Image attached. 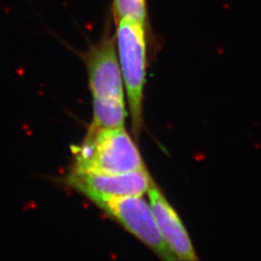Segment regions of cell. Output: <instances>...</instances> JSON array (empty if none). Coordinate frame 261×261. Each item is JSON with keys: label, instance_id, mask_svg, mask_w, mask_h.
Masks as SVG:
<instances>
[{"label": "cell", "instance_id": "cell-1", "mask_svg": "<svg viewBox=\"0 0 261 261\" xmlns=\"http://www.w3.org/2000/svg\"><path fill=\"white\" fill-rule=\"evenodd\" d=\"M75 170L124 173L146 169L137 144L125 127H89L83 142L74 148Z\"/></svg>", "mask_w": 261, "mask_h": 261}, {"label": "cell", "instance_id": "cell-2", "mask_svg": "<svg viewBox=\"0 0 261 261\" xmlns=\"http://www.w3.org/2000/svg\"><path fill=\"white\" fill-rule=\"evenodd\" d=\"M117 22L115 44L132 117L139 139L143 126V94L147 69L146 24L130 19Z\"/></svg>", "mask_w": 261, "mask_h": 261}, {"label": "cell", "instance_id": "cell-3", "mask_svg": "<svg viewBox=\"0 0 261 261\" xmlns=\"http://www.w3.org/2000/svg\"><path fill=\"white\" fill-rule=\"evenodd\" d=\"M93 203L164 260H176L159 231L153 212L141 196H92Z\"/></svg>", "mask_w": 261, "mask_h": 261}, {"label": "cell", "instance_id": "cell-4", "mask_svg": "<svg viewBox=\"0 0 261 261\" xmlns=\"http://www.w3.org/2000/svg\"><path fill=\"white\" fill-rule=\"evenodd\" d=\"M93 98L124 100V81L115 48V38L107 30L84 55Z\"/></svg>", "mask_w": 261, "mask_h": 261}, {"label": "cell", "instance_id": "cell-5", "mask_svg": "<svg viewBox=\"0 0 261 261\" xmlns=\"http://www.w3.org/2000/svg\"><path fill=\"white\" fill-rule=\"evenodd\" d=\"M66 184L86 197L141 196L147 194L152 182L147 169L124 173H107L71 169Z\"/></svg>", "mask_w": 261, "mask_h": 261}, {"label": "cell", "instance_id": "cell-6", "mask_svg": "<svg viewBox=\"0 0 261 261\" xmlns=\"http://www.w3.org/2000/svg\"><path fill=\"white\" fill-rule=\"evenodd\" d=\"M147 195L159 231L176 260H197L196 250L186 227L154 181Z\"/></svg>", "mask_w": 261, "mask_h": 261}, {"label": "cell", "instance_id": "cell-7", "mask_svg": "<svg viewBox=\"0 0 261 261\" xmlns=\"http://www.w3.org/2000/svg\"><path fill=\"white\" fill-rule=\"evenodd\" d=\"M126 116L124 100L93 98V120L90 127L95 129L124 127Z\"/></svg>", "mask_w": 261, "mask_h": 261}, {"label": "cell", "instance_id": "cell-8", "mask_svg": "<svg viewBox=\"0 0 261 261\" xmlns=\"http://www.w3.org/2000/svg\"><path fill=\"white\" fill-rule=\"evenodd\" d=\"M113 16L116 21L122 19H130L146 24V1L113 0Z\"/></svg>", "mask_w": 261, "mask_h": 261}]
</instances>
